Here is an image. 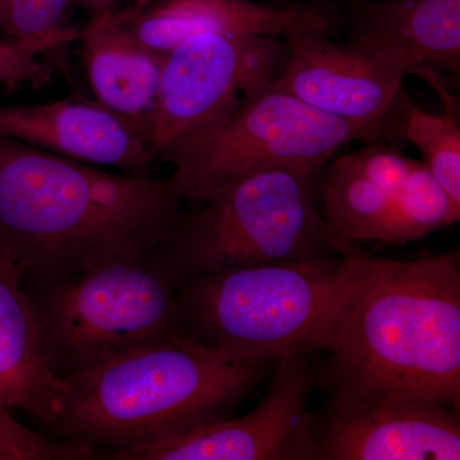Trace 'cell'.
Returning <instances> with one entry per match:
<instances>
[{"label":"cell","instance_id":"obj_11","mask_svg":"<svg viewBox=\"0 0 460 460\" xmlns=\"http://www.w3.org/2000/svg\"><path fill=\"white\" fill-rule=\"evenodd\" d=\"M325 18L314 9L286 35V66L272 86L317 111L366 124L402 127L399 102L405 77L332 41Z\"/></svg>","mask_w":460,"mask_h":460},{"label":"cell","instance_id":"obj_6","mask_svg":"<svg viewBox=\"0 0 460 460\" xmlns=\"http://www.w3.org/2000/svg\"><path fill=\"white\" fill-rule=\"evenodd\" d=\"M177 287L162 248L59 279L23 283L42 352L59 377L180 332Z\"/></svg>","mask_w":460,"mask_h":460},{"label":"cell","instance_id":"obj_8","mask_svg":"<svg viewBox=\"0 0 460 460\" xmlns=\"http://www.w3.org/2000/svg\"><path fill=\"white\" fill-rule=\"evenodd\" d=\"M278 36L206 33L168 51L150 123L155 159L166 146L222 119L280 72Z\"/></svg>","mask_w":460,"mask_h":460},{"label":"cell","instance_id":"obj_2","mask_svg":"<svg viewBox=\"0 0 460 460\" xmlns=\"http://www.w3.org/2000/svg\"><path fill=\"white\" fill-rule=\"evenodd\" d=\"M317 372L319 387L460 410L459 251L411 261L367 255Z\"/></svg>","mask_w":460,"mask_h":460},{"label":"cell","instance_id":"obj_7","mask_svg":"<svg viewBox=\"0 0 460 460\" xmlns=\"http://www.w3.org/2000/svg\"><path fill=\"white\" fill-rule=\"evenodd\" d=\"M392 126L350 122L317 111L271 83L232 113L183 136L159 156L184 202L202 204L230 181L269 169L314 177L345 145L375 142Z\"/></svg>","mask_w":460,"mask_h":460},{"label":"cell","instance_id":"obj_14","mask_svg":"<svg viewBox=\"0 0 460 460\" xmlns=\"http://www.w3.org/2000/svg\"><path fill=\"white\" fill-rule=\"evenodd\" d=\"M65 384L42 352L40 330L16 261L0 248V408L53 425Z\"/></svg>","mask_w":460,"mask_h":460},{"label":"cell","instance_id":"obj_3","mask_svg":"<svg viewBox=\"0 0 460 460\" xmlns=\"http://www.w3.org/2000/svg\"><path fill=\"white\" fill-rule=\"evenodd\" d=\"M268 372L180 330L60 377L63 411L49 428L54 438L108 456L230 419Z\"/></svg>","mask_w":460,"mask_h":460},{"label":"cell","instance_id":"obj_23","mask_svg":"<svg viewBox=\"0 0 460 460\" xmlns=\"http://www.w3.org/2000/svg\"><path fill=\"white\" fill-rule=\"evenodd\" d=\"M352 2H356V0H352Z\"/></svg>","mask_w":460,"mask_h":460},{"label":"cell","instance_id":"obj_22","mask_svg":"<svg viewBox=\"0 0 460 460\" xmlns=\"http://www.w3.org/2000/svg\"><path fill=\"white\" fill-rule=\"evenodd\" d=\"M117 2L118 0H75V5L89 9L91 13L102 8L114 7Z\"/></svg>","mask_w":460,"mask_h":460},{"label":"cell","instance_id":"obj_4","mask_svg":"<svg viewBox=\"0 0 460 460\" xmlns=\"http://www.w3.org/2000/svg\"><path fill=\"white\" fill-rule=\"evenodd\" d=\"M366 257L359 250L189 278L175 289L181 332L239 365L325 350Z\"/></svg>","mask_w":460,"mask_h":460},{"label":"cell","instance_id":"obj_17","mask_svg":"<svg viewBox=\"0 0 460 460\" xmlns=\"http://www.w3.org/2000/svg\"><path fill=\"white\" fill-rule=\"evenodd\" d=\"M405 184L385 189L375 183L347 154L326 174L321 214L345 241L399 244V202Z\"/></svg>","mask_w":460,"mask_h":460},{"label":"cell","instance_id":"obj_10","mask_svg":"<svg viewBox=\"0 0 460 460\" xmlns=\"http://www.w3.org/2000/svg\"><path fill=\"white\" fill-rule=\"evenodd\" d=\"M317 460H459V411L396 395L330 393L313 413Z\"/></svg>","mask_w":460,"mask_h":460},{"label":"cell","instance_id":"obj_19","mask_svg":"<svg viewBox=\"0 0 460 460\" xmlns=\"http://www.w3.org/2000/svg\"><path fill=\"white\" fill-rule=\"evenodd\" d=\"M74 5L75 0H0V30L38 56L56 54L80 39L68 21Z\"/></svg>","mask_w":460,"mask_h":460},{"label":"cell","instance_id":"obj_9","mask_svg":"<svg viewBox=\"0 0 460 460\" xmlns=\"http://www.w3.org/2000/svg\"><path fill=\"white\" fill-rule=\"evenodd\" d=\"M265 396L246 416L118 450L115 460H317L308 399L319 387L308 354L284 357Z\"/></svg>","mask_w":460,"mask_h":460},{"label":"cell","instance_id":"obj_18","mask_svg":"<svg viewBox=\"0 0 460 460\" xmlns=\"http://www.w3.org/2000/svg\"><path fill=\"white\" fill-rule=\"evenodd\" d=\"M444 100L443 114L417 108L402 93V133L423 156L432 177L450 199L460 206V127L456 105L449 91L441 84L436 89Z\"/></svg>","mask_w":460,"mask_h":460},{"label":"cell","instance_id":"obj_5","mask_svg":"<svg viewBox=\"0 0 460 460\" xmlns=\"http://www.w3.org/2000/svg\"><path fill=\"white\" fill-rule=\"evenodd\" d=\"M313 180L287 169L256 172L186 211L162 248L177 284L210 272L359 251L323 220Z\"/></svg>","mask_w":460,"mask_h":460},{"label":"cell","instance_id":"obj_13","mask_svg":"<svg viewBox=\"0 0 460 460\" xmlns=\"http://www.w3.org/2000/svg\"><path fill=\"white\" fill-rule=\"evenodd\" d=\"M350 48L405 77L459 74L460 0H356Z\"/></svg>","mask_w":460,"mask_h":460},{"label":"cell","instance_id":"obj_20","mask_svg":"<svg viewBox=\"0 0 460 460\" xmlns=\"http://www.w3.org/2000/svg\"><path fill=\"white\" fill-rule=\"evenodd\" d=\"M93 453L83 445L48 438L25 428L9 410L0 408V460L93 459Z\"/></svg>","mask_w":460,"mask_h":460},{"label":"cell","instance_id":"obj_12","mask_svg":"<svg viewBox=\"0 0 460 460\" xmlns=\"http://www.w3.org/2000/svg\"><path fill=\"white\" fill-rule=\"evenodd\" d=\"M0 135L95 166L148 175L155 160L150 128L96 100L71 98L31 105H0Z\"/></svg>","mask_w":460,"mask_h":460},{"label":"cell","instance_id":"obj_15","mask_svg":"<svg viewBox=\"0 0 460 460\" xmlns=\"http://www.w3.org/2000/svg\"><path fill=\"white\" fill-rule=\"evenodd\" d=\"M80 40L96 102L150 128L165 54L135 38L118 21L114 7L93 12Z\"/></svg>","mask_w":460,"mask_h":460},{"label":"cell","instance_id":"obj_21","mask_svg":"<svg viewBox=\"0 0 460 460\" xmlns=\"http://www.w3.org/2000/svg\"><path fill=\"white\" fill-rule=\"evenodd\" d=\"M40 75V65L33 54L12 39H0V84L21 86L33 84Z\"/></svg>","mask_w":460,"mask_h":460},{"label":"cell","instance_id":"obj_1","mask_svg":"<svg viewBox=\"0 0 460 460\" xmlns=\"http://www.w3.org/2000/svg\"><path fill=\"white\" fill-rule=\"evenodd\" d=\"M184 204L171 178L114 174L0 135V248L23 283L162 248Z\"/></svg>","mask_w":460,"mask_h":460},{"label":"cell","instance_id":"obj_16","mask_svg":"<svg viewBox=\"0 0 460 460\" xmlns=\"http://www.w3.org/2000/svg\"><path fill=\"white\" fill-rule=\"evenodd\" d=\"M310 11L302 5L274 8L251 0H145L118 21L142 44L166 54L206 33L286 35Z\"/></svg>","mask_w":460,"mask_h":460}]
</instances>
